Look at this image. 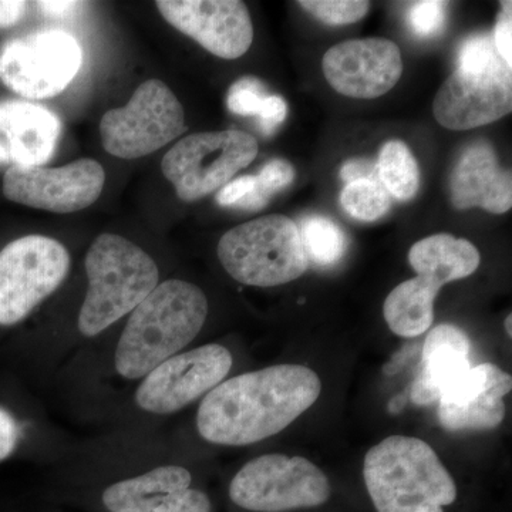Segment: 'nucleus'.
<instances>
[{
  "instance_id": "obj_1",
  "label": "nucleus",
  "mask_w": 512,
  "mask_h": 512,
  "mask_svg": "<svg viewBox=\"0 0 512 512\" xmlns=\"http://www.w3.org/2000/svg\"><path fill=\"white\" fill-rule=\"evenodd\" d=\"M322 393L315 370L276 365L224 380L201 402L197 429L218 446L241 447L269 439L311 409Z\"/></svg>"
},
{
  "instance_id": "obj_2",
  "label": "nucleus",
  "mask_w": 512,
  "mask_h": 512,
  "mask_svg": "<svg viewBox=\"0 0 512 512\" xmlns=\"http://www.w3.org/2000/svg\"><path fill=\"white\" fill-rule=\"evenodd\" d=\"M207 316V296L198 286L181 279L158 284L130 313L114 355L117 373L128 380L143 379L187 348Z\"/></svg>"
},
{
  "instance_id": "obj_3",
  "label": "nucleus",
  "mask_w": 512,
  "mask_h": 512,
  "mask_svg": "<svg viewBox=\"0 0 512 512\" xmlns=\"http://www.w3.org/2000/svg\"><path fill=\"white\" fill-rule=\"evenodd\" d=\"M363 478L377 512H444L457 500L450 471L416 437L390 436L370 448Z\"/></svg>"
},
{
  "instance_id": "obj_4",
  "label": "nucleus",
  "mask_w": 512,
  "mask_h": 512,
  "mask_svg": "<svg viewBox=\"0 0 512 512\" xmlns=\"http://www.w3.org/2000/svg\"><path fill=\"white\" fill-rule=\"evenodd\" d=\"M89 289L79 330L94 338L124 318L156 289L160 271L147 252L116 234H101L86 255Z\"/></svg>"
},
{
  "instance_id": "obj_5",
  "label": "nucleus",
  "mask_w": 512,
  "mask_h": 512,
  "mask_svg": "<svg viewBox=\"0 0 512 512\" xmlns=\"http://www.w3.org/2000/svg\"><path fill=\"white\" fill-rule=\"evenodd\" d=\"M218 258L232 279L258 288L289 284L309 265L298 225L279 214L229 229L218 244Z\"/></svg>"
},
{
  "instance_id": "obj_6",
  "label": "nucleus",
  "mask_w": 512,
  "mask_h": 512,
  "mask_svg": "<svg viewBox=\"0 0 512 512\" xmlns=\"http://www.w3.org/2000/svg\"><path fill=\"white\" fill-rule=\"evenodd\" d=\"M332 494L329 478L305 457L265 454L232 478L229 498L242 510L288 512L320 507Z\"/></svg>"
},
{
  "instance_id": "obj_7",
  "label": "nucleus",
  "mask_w": 512,
  "mask_h": 512,
  "mask_svg": "<svg viewBox=\"0 0 512 512\" xmlns=\"http://www.w3.org/2000/svg\"><path fill=\"white\" fill-rule=\"evenodd\" d=\"M70 255L46 235H23L0 248V328L23 322L63 284Z\"/></svg>"
},
{
  "instance_id": "obj_8",
  "label": "nucleus",
  "mask_w": 512,
  "mask_h": 512,
  "mask_svg": "<svg viewBox=\"0 0 512 512\" xmlns=\"http://www.w3.org/2000/svg\"><path fill=\"white\" fill-rule=\"evenodd\" d=\"M83 52L63 30H40L0 43V83L22 100L53 99L79 73Z\"/></svg>"
},
{
  "instance_id": "obj_9",
  "label": "nucleus",
  "mask_w": 512,
  "mask_h": 512,
  "mask_svg": "<svg viewBox=\"0 0 512 512\" xmlns=\"http://www.w3.org/2000/svg\"><path fill=\"white\" fill-rule=\"evenodd\" d=\"M258 154V143L241 130L207 131L178 141L161 170L180 200L191 202L221 190Z\"/></svg>"
},
{
  "instance_id": "obj_10",
  "label": "nucleus",
  "mask_w": 512,
  "mask_h": 512,
  "mask_svg": "<svg viewBox=\"0 0 512 512\" xmlns=\"http://www.w3.org/2000/svg\"><path fill=\"white\" fill-rule=\"evenodd\" d=\"M184 131L183 106L160 80L141 83L127 106L107 111L100 123L104 150L123 160L156 153Z\"/></svg>"
},
{
  "instance_id": "obj_11",
  "label": "nucleus",
  "mask_w": 512,
  "mask_h": 512,
  "mask_svg": "<svg viewBox=\"0 0 512 512\" xmlns=\"http://www.w3.org/2000/svg\"><path fill=\"white\" fill-rule=\"evenodd\" d=\"M232 365L231 352L217 343L178 353L143 377L137 406L153 414L178 412L224 382Z\"/></svg>"
},
{
  "instance_id": "obj_12",
  "label": "nucleus",
  "mask_w": 512,
  "mask_h": 512,
  "mask_svg": "<svg viewBox=\"0 0 512 512\" xmlns=\"http://www.w3.org/2000/svg\"><path fill=\"white\" fill-rule=\"evenodd\" d=\"M106 173L90 158L59 168H5L2 192L6 200L57 214L82 211L99 200Z\"/></svg>"
},
{
  "instance_id": "obj_13",
  "label": "nucleus",
  "mask_w": 512,
  "mask_h": 512,
  "mask_svg": "<svg viewBox=\"0 0 512 512\" xmlns=\"http://www.w3.org/2000/svg\"><path fill=\"white\" fill-rule=\"evenodd\" d=\"M511 67L500 59L483 70L457 69L434 99L433 113L437 123L448 130H471L510 114Z\"/></svg>"
},
{
  "instance_id": "obj_14",
  "label": "nucleus",
  "mask_w": 512,
  "mask_h": 512,
  "mask_svg": "<svg viewBox=\"0 0 512 512\" xmlns=\"http://www.w3.org/2000/svg\"><path fill=\"white\" fill-rule=\"evenodd\" d=\"M157 9L173 28L225 60L244 56L254 40V26L239 0H158Z\"/></svg>"
},
{
  "instance_id": "obj_15",
  "label": "nucleus",
  "mask_w": 512,
  "mask_h": 512,
  "mask_svg": "<svg viewBox=\"0 0 512 512\" xmlns=\"http://www.w3.org/2000/svg\"><path fill=\"white\" fill-rule=\"evenodd\" d=\"M323 74L336 92L352 99H377L403 74L399 46L384 37L346 40L323 56Z\"/></svg>"
},
{
  "instance_id": "obj_16",
  "label": "nucleus",
  "mask_w": 512,
  "mask_h": 512,
  "mask_svg": "<svg viewBox=\"0 0 512 512\" xmlns=\"http://www.w3.org/2000/svg\"><path fill=\"white\" fill-rule=\"evenodd\" d=\"M511 389V375L494 363L471 367L437 402L441 426L451 433L495 429L503 423Z\"/></svg>"
},
{
  "instance_id": "obj_17",
  "label": "nucleus",
  "mask_w": 512,
  "mask_h": 512,
  "mask_svg": "<svg viewBox=\"0 0 512 512\" xmlns=\"http://www.w3.org/2000/svg\"><path fill=\"white\" fill-rule=\"evenodd\" d=\"M191 484L187 468L161 466L111 484L101 501L109 512H211L210 497Z\"/></svg>"
},
{
  "instance_id": "obj_18",
  "label": "nucleus",
  "mask_w": 512,
  "mask_h": 512,
  "mask_svg": "<svg viewBox=\"0 0 512 512\" xmlns=\"http://www.w3.org/2000/svg\"><path fill=\"white\" fill-rule=\"evenodd\" d=\"M62 134L56 114L28 100L0 99V167H43Z\"/></svg>"
},
{
  "instance_id": "obj_19",
  "label": "nucleus",
  "mask_w": 512,
  "mask_h": 512,
  "mask_svg": "<svg viewBox=\"0 0 512 512\" xmlns=\"http://www.w3.org/2000/svg\"><path fill=\"white\" fill-rule=\"evenodd\" d=\"M450 197L457 210L480 207L491 214L511 210V171L501 168L490 143L477 141L463 151L451 173Z\"/></svg>"
},
{
  "instance_id": "obj_20",
  "label": "nucleus",
  "mask_w": 512,
  "mask_h": 512,
  "mask_svg": "<svg viewBox=\"0 0 512 512\" xmlns=\"http://www.w3.org/2000/svg\"><path fill=\"white\" fill-rule=\"evenodd\" d=\"M471 342L467 333L450 323L436 326L421 353L419 376L410 389V400L416 406H430L470 372Z\"/></svg>"
},
{
  "instance_id": "obj_21",
  "label": "nucleus",
  "mask_w": 512,
  "mask_h": 512,
  "mask_svg": "<svg viewBox=\"0 0 512 512\" xmlns=\"http://www.w3.org/2000/svg\"><path fill=\"white\" fill-rule=\"evenodd\" d=\"M409 262L419 278L440 292L444 285L473 275L481 255L467 239L437 234L416 242L410 249Z\"/></svg>"
},
{
  "instance_id": "obj_22",
  "label": "nucleus",
  "mask_w": 512,
  "mask_h": 512,
  "mask_svg": "<svg viewBox=\"0 0 512 512\" xmlns=\"http://www.w3.org/2000/svg\"><path fill=\"white\" fill-rule=\"evenodd\" d=\"M437 295L439 291L419 276L397 285L383 305L387 326L400 338L423 335L433 323Z\"/></svg>"
},
{
  "instance_id": "obj_23",
  "label": "nucleus",
  "mask_w": 512,
  "mask_h": 512,
  "mask_svg": "<svg viewBox=\"0 0 512 512\" xmlns=\"http://www.w3.org/2000/svg\"><path fill=\"white\" fill-rule=\"evenodd\" d=\"M377 173L384 190L396 200H412L419 190V165L403 141L392 140L384 144L380 150Z\"/></svg>"
},
{
  "instance_id": "obj_24",
  "label": "nucleus",
  "mask_w": 512,
  "mask_h": 512,
  "mask_svg": "<svg viewBox=\"0 0 512 512\" xmlns=\"http://www.w3.org/2000/svg\"><path fill=\"white\" fill-rule=\"evenodd\" d=\"M306 258L319 266L338 264L346 254L348 241L339 225L322 215L303 218L298 227Z\"/></svg>"
},
{
  "instance_id": "obj_25",
  "label": "nucleus",
  "mask_w": 512,
  "mask_h": 512,
  "mask_svg": "<svg viewBox=\"0 0 512 512\" xmlns=\"http://www.w3.org/2000/svg\"><path fill=\"white\" fill-rule=\"evenodd\" d=\"M342 207L359 221H376L390 210V195L380 181L360 180L346 184L340 194Z\"/></svg>"
},
{
  "instance_id": "obj_26",
  "label": "nucleus",
  "mask_w": 512,
  "mask_h": 512,
  "mask_svg": "<svg viewBox=\"0 0 512 512\" xmlns=\"http://www.w3.org/2000/svg\"><path fill=\"white\" fill-rule=\"evenodd\" d=\"M298 5L328 25H352L365 18L370 9L365 0H302Z\"/></svg>"
},
{
  "instance_id": "obj_27",
  "label": "nucleus",
  "mask_w": 512,
  "mask_h": 512,
  "mask_svg": "<svg viewBox=\"0 0 512 512\" xmlns=\"http://www.w3.org/2000/svg\"><path fill=\"white\" fill-rule=\"evenodd\" d=\"M217 201L222 207L256 211L268 204L269 197L261 190L254 175H244L222 187L218 192Z\"/></svg>"
},
{
  "instance_id": "obj_28",
  "label": "nucleus",
  "mask_w": 512,
  "mask_h": 512,
  "mask_svg": "<svg viewBox=\"0 0 512 512\" xmlns=\"http://www.w3.org/2000/svg\"><path fill=\"white\" fill-rule=\"evenodd\" d=\"M264 84L255 77H242L232 84L228 93V109L237 116H256L268 99Z\"/></svg>"
},
{
  "instance_id": "obj_29",
  "label": "nucleus",
  "mask_w": 512,
  "mask_h": 512,
  "mask_svg": "<svg viewBox=\"0 0 512 512\" xmlns=\"http://www.w3.org/2000/svg\"><path fill=\"white\" fill-rule=\"evenodd\" d=\"M447 3L424 0L413 3L409 10V25L420 37L437 35L446 22Z\"/></svg>"
},
{
  "instance_id": "obj_30",
  "label": "nucleus",
  "mask_w": 512,
  "mask_h": 512,
  "mask_svg": "<svg viewBox=\"0 0 512 512\" xmlns=\"http://www.w3.org/2000/svg\"><path fill=\"white\" fill-rule=\"evenodd\" d=\"M493 37L474 35L464 40L458 52V67L463 70H483L500 60Z\"/></svg>"
},
{
  "instance_id": "obj_31",
  "label": "nucleus",
  "mask_w": 512,
  "mask_h": 512,
  "mask_svg": "<svg viewBox=\"0 0 512 512\" xmlns=\"http://www.w3.org/2000/svg\"><path fill=\"white\" fill-rule=\"evenodd\" d=\"M293 178H295V171H293L292 165L276 158L264 165L256 180H258L261 190L271 197L274 192L284 190L291 185Z\"/></svg>"
},
{
  "instance_id": "obj_32",
  "label": "nucleus",
  "mask_w": 512,
  "mask_h": 512,
  "mask_svg": "<svg viewBox=\"0 0 512 512\" xmlns=\"http://www.w3.org/2000/svg\"><path fill=\"white\" fill-rule=\"evenodd\" d=\"M22 436V426L15 414L0 406V463L16 453Z\"/></svg>"
},
{
  "instance_id": "obj_33",
  "label": "nucleus",
  "mask_w": 512,
  "mask_h": 512,
  "mask_svg": "<svg viewBox=\"0 0 512 512\" xmlns=\"http://www.w3.org/2000/svg\"><path fill=\"white\" fill-rule=\"evenodd\" d=\"M501 5L503 10L495 23L493 42L501 59L512 66V3L503 2Z\"/></svg>"
},
{
  "instance_id": "obj_34",
  "label": "nucleus",
  "mask_w": 512,
  "mask_h": 512,
  "mask_svg": "<svg viewBox=\"0 0 512 512\" xmlns=\"http://www.w3.org/2000/svg\"><path fill=\"white\" fill-rule=\"evenodd\" d=\"M286 116H288L286 101L281 96H271L269 94L261 113L258 114L259 128L266 136H271L275 133L276 128L284 123Z\"/></svg>"
},
{
  "instance_id": "obj_35",
  "label": "nucleus",
  "mask_w": 512,
  "mask_h": 512,
  "mask_svg": "<svg viewBox=\"0 0 512 512\" xmlns=\"http://www.w3.org/2000/svg\"><path fill=\"white\" fill-rule=\"evenodd\" d=\"M340 177L346 184L355 183L360 180L379 181V173H377V164L363 158L350 160L343 165L340 170Z\"/></svg>"
},
{
  "instance_id": "obj_36",
  "label": "nucleus",
  "mask_w": 512,
  "mask_h": 512,
  "mask_svg": "<svg viewBox=\"0 0 512 512\" xmlns=\"http://www.w3.org/2000/svg\"><path fill=\"white\" fill-rule=\"evenodd\" d=\"M28 9L29 3L23 0H0V30L15 28Z\"/></svg>"
},
{
  "instance_id": "obj_37",
  "label": "nucleus",
  "mask_w": 512,
  "mask_h": 512,
  "mask_svg": "<svg viewBox=\"0 0 512 512\" xmlns=\"http://www.w3.org/2000/svg\"><path fill=\"white\" fill-rule=\"evenodd\" d=\"M36 6L43 15L53 16V18H69L82 10L84 3L70 2V0H62V2L50 0V2H37Z\"/></svg>"
},
{
  "instance_id": "obj_38",
  "label": "nucleus",
  "mask_w": 512,
  "mask_h": 512,
  "mask_svg": "<svg viewBox=\"0 0 512 512\" xmlns=\"http://www.w3.org/2000/svg\"><path fill=\"white\" fill-rule=\"evenodd\" d=\"M404 404H406V397L403 396V394H400V396L394 397L392 399V402L389 404V412L390 413H399L400 410L403 409Z\"/></svg>"
},
{
  "instance_id": "obj_39",
  "label": "nucleus",
  "mask_w": 512,
  "mask_h": 512,
  "mask_svg": "<svg viewBox=\"0 0 512 512\" xmlns=\"http://www.w3.org/2000/svg\"><path fill=\"white\" fill-rule=\"evenodd\" d=\"M511 320H512V316L511 315H508L507 320H505V332H507V335L510 336V338H511V335H512Z\"/></svg>"
}]
</instances>
